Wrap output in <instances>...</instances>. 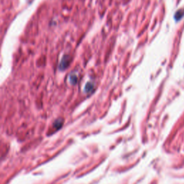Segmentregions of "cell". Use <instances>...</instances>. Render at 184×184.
I'll return each mask as SVG.
<instances>
[{"label":"cell","mask_w":184,"mask_h":184,"mask_svg":"<svg viewBox=\"0 0 184 184\" xmlns=\"http://www.w3.org/2000/svg\"><path fill=\"white\" fill-rule=\"evenodd\" d=\"M68 57L65 56L61 60V63H60V66H59V68L61 69V70H64V69H66V68L68 67Z\"/></svg>","instance_id":"cell-1"},{"label":"cell","mask_w":184,"mask_h":184,"mask_svg":"<svg viewBox=\"0 0 184 184\" xmlns=\"http://www.w3.org/2000/svg\"><path fill=\"white\" fill-rule=\"evenodd\" d=\"M77 81V77L74 75H71L70 76V82L71 84H76V82Z\"/></svg>","instance_id":"cell-2"},{"label":"cell","mask_w":184,"mask_h":184,"mask_svg":"<svg viewBox=\"0 0 184 184\" xmlns=\"http://www.w3.org/2000/svg\"><path fill=\"white\" fill-rule=\"evenodd\" d=\"M62 124H63V121L62 120H57L56 122L54 123V126L56 128H60L62 126Z\"/></svg>","instance_id":"cell-3"}]
</instances>
